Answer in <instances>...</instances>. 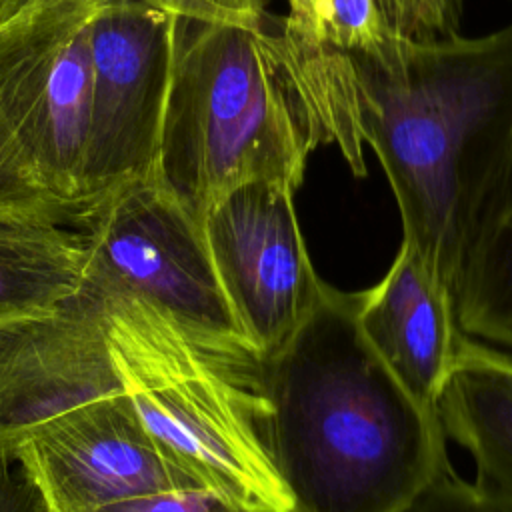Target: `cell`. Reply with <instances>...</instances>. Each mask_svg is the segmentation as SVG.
Segmentation results:
<instances>
[{"label": "cell", "mask_w": 512, "mask_h": 512, "mask_svg": "<svg viewBox=\"0 0 512 512\" xmlns=\"http://www.w3.org/2000/svg\"><path fill=\"white\" fill-rule=\"evenodd\" d=\"M358 300L322 280L306 318L260 366L262 440L290 512H404L450 466L440 416L368 344Z\"/></svg>", "instance_id": "1"}, {"label": "cell", "mask_w": 512, "mask_h": 512, "mask_svg": "<svg viewBox=\"0 0 512 512\" xmlns=\"http://www.w3.org/2000/svg\"><path fill=\"white\" fill-rule=\"evenodd\" d=\"M358 126L402 220V242L454 302L466 244L512 166V24L476 38L400 36L350 56Z\"/></svg>", "instance_id": "2"}, {"label": "cell", "mask_w": 512, "mask_h": 512, "mask_svg": "<svg viewBox=\"0 0 512 512\" xmlns=\"http://www.w3.org/2000/svg\"><path fill=\"white\" fill-rule=\"evenodd\" d=\"M322 144L264 0L176 20L156 176L198 218L250 182L300 188Z\"/></svg>", "instance_id": "3"}, {"label": "cell", "mask_w": 512, "mask_h": 512, "mask_svg": "<svg viewBox=\"0 0 512 512\" xmlns=\"http://www.w3.org/2000/svg\"><path fill=\"white\" fill-rule=\"evenodd\" d=\"M124 394L146 430L198 484L254 512H290L262 440L266 400L202 356L158 310L94 282Z\"/></svg>", "instance_id": "4"}, {"label": "cell", "mask_w": 512, "mask_h": 512, "mask_svg": "<svg viewBox=\"0 0 512 512\" xmlns=\"http://www.w3.org/2000/svg\"><path fill=\"white\" fill-rule=\"evenodd\" d=\"M78 226L84 276L146 302L202 356L260 386L262 358L232 314L202 220L158 176L114 190Z\"/></svg>", "instance_id": "5"}, {"label": "cell", "mask_w": 512, "mask_h": 512, "mask_svg": "<svg viewBox=\"0 0 512 512\" xmlns=\"http://www.w3.org/2000/svg\"><path fill=\"white\" fill-rule=\"evenodd\" d=\"M98 2L42 0L0 30V112L40 184L78 218L90 112V18Z\"/></svg>", "instance_id": "6"}, {"label": "cell", "mask_w": 512, "mask_h": 512, "mask_svg": "<svg viewBox=\"0 0 512 512\" xmlns=\"http://www.w3.org/2000/svg\"><path fill=\"white\" fill-rule=\"evenodd\" d=\"M176 20L146 0H100L92 12L84 212L124 184L156 176Z\"/></svg>", "instance_id": "7"}, {"label": "cell", "mask_w": 512, "mask_h": 512, "mask_svg": "<svg viewBox=\"0 0 512 512\" xmlns=\"http://www.w3.org/2000/svg\"><path fill=\"white\" fill-rule=\"evenodd\" d=\"M294 194L286 184L250 182L222 196L202 218L220 286L262 360L294 334L322 284L300 232Z\"/></svg>", "instance_id": "8"}, {"label": "cell", "mask_w": 512, "mask_h": 512, "mask_svg": "<svg viewBox=\"0 0 512 512\" xmlns=\"http://www.w3.org/2000/svg\"><path fill=\"white\" fill-rule=\"evenodd\" d=\"M122 392L100 294L86 278L54 310L0 324V464L54 420Z\"/></svg>", "instance_id": "9"}, {"label": "cell", "mask_w": 512, "mask_h": 512, "mask_svg": "<svg viewBox=\"0 0 512 512\" xmlns=\"http://www.w3.org/2000/svg\"><path fill=\"white\" fill-rule=\"evenodd\" d=\"M14 460L44 512H94L154 490L202 486L146 430L124 392L54 420Z\"/></svg>", "instance_id": "10"}, {"label": "cell", "mask_w": 512, "mask_h": 512, "mask_svg": "<svg viewBox=\"0 0 512 512\" xmlns=\"http://www.w3.org/2000/svg\"><path fill=\"white\" fill-rule=\"evenodd\" d=\"M358 324L404 390L438 414L462 334L450 292L422 256L402 242L384 278L360 292Z\"/></svg>", "instance_id": "11"}, {"label": "cell", "mask_w": 512, "mask_h": 512, "mask_svg": "<svg viewBox=\"0 0 512 512\" xmlns=\"http://www.w3.org/2000/svg\"><path fill=\"white\" fill-rule=\"evenodd\" d=\"M438 416L446 438L472 454L476 484L512 498V350L462 332Z\"/></svg>", "instance_id": "12"}, {"label": "cell", "mask_w": 512, "mask_h": 512, "mask_svg": "<svg viewBox=\"0 0 512 512\" xmlns=\"http://www.w3.org/2000/svg\"><path fill=\"white\" fill-rule=\"evenodd\" d=\"M82 234L34 214H0V324L40 316L84 284Z\"/></svg>", "instance_id": "13"}, {"label": "cell", "mask_w": 512, "mask_h": 512, "mask_svg": "<svg viewBox=\"0 0 512 512\" xmlns=\"http://www.w3.org/2000/svg\"><path fill=\"white\" fill-rule=\"evenodd\" d=\"M454 312L464 334L512 350V166L466 244Z\"/></svg>", "instance_id": "14"}, {"label": "cell", "mask_w": 512, "mask_h": 512, "mask_svg": "<svg viewBox=\"0 0 512 512\" xmlns=\"http://www.w3.org/2000/svg\"><path fill=\"white\" fill-rule=\"evenodd\" d=\"M280 30L292 44L370 58H382L402 36L380 0H288Z\"/></svg>", "instance_id": "15"}, {"label": "cell", "mask_w": 512, "mask_h": 512, "mask_svg": "<svg viewBox=\"0 0 512 512\" xmlns=\"http://www.w3.org/2000/svg\"><path fill=\"white\" fill-rule=\"evenodd\" d=\"M0 214H34L64 224L78 216L56 200L38 180L30 160L0 112Z\"/></svg>", "instance_id": "16"}, {"label": "cell", "mask_w": 512, "mask_h": 512, "mask_svg": "<svg viewBox=\"0 0 512 512\" xmlns=\"http://www.w3.org/2000/svg\"><path fill=\"white\" fill-rule=\"evenodd\" d=\"M404 512H512V498L466 482L448 466Z\"/></svg>", "instance_id": "17"}, {"label": "cell", "mask_w": 512, "mask_h": 512, "mask_svg": "<svg viewBox=\"0 0 512 512\" xmlns=\"http://www.w3.org/2000/svg\"><path fill=\"white\" fill-rule=\"evenodd\" d=\"M94 512H254L242 502L206 488V486H182L164 488L132 498H124Z\"/></svg>", "instance_id": "18"}, {"label": "cell", "mask_w": 512, "mask_h": 512, "mask_svg": "<svg viewBox=\"0 0 512 512\" xmlns=\"http://www.w3.org/2000/svg\"><path fill=\"white\" fill-rule=\"evenodd\" d=\"M0 512H44L38 490L24 470H0Z\"/></svg>", "instance_id": "19"}, {"label": "cell", "mask_w": 512, "mask_h": 512, "mask_svg": "<svg viewBox=\"0 0 512 512\" xmlns=\"http://www.w3.org/2000/svg\"><path fill=\"white\" fill-rule=\"evenodd\" d=\"M176 18H206L220 8V0H146Z\"/></svg>", "instance_id": "20"}, {"label": "cell", "mask_w": 512, "mask_h": 512, "mask_svg": "<svg viewBox=\"0 0 512 512\" xmlns=\"http://www.w3.org/2000/svg\"><path fill=\"white\" fill-rule=\"evenodd\" d=\"M42 0H0V30L22 18Z\"/></svg>", "instance_id": "21"}, {"label": "cell", "mask_w": 512, "mask_h": 512, "mask_svg": "<svg viewBox=\"0 0 512 512\" xmlns=\"http://www.w3.org/2000/svg\"><path fill=\"white\" fill-rule=\"evenodd\" d=\"M444 4H446V8H448L452 20H454L456 24H460V14H462V4H464V0H444Z\"/></svg>", "instance_id": "22"}]
</instances>
